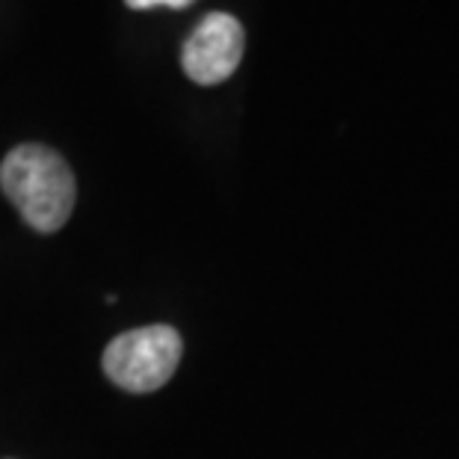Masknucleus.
Wrapping results in <instances>:
<instances>
[{
	"instance_id": "1",
	"label": "nucleus",
	"mask_w": 459,
	"mask_h": 459,
	"mask_svg": "<svg viewBox=\"0 0 459 459\" xmlns=\"http://www.w3.org/2000/svg\"><path fill=\"white\" fill-rule=\"evenodd\" d=\"M0 187L27 226L42 234L60 231L74 211V172L48 145H15L0 163Z\"/></svg>"
},
{
	"instance_id": "2",
	"label": "nucleus",
	"mask_w": 459,
	"mask_h": 459,
	"mask_svg": "<svg viewBox=\"0 0 459 459\" xmlns=\"http://www.w3.org/2000/svg\"><path fill=\"white\" fill-rule=\"evenodd\" d=\"M184 341L178 329L154 324L116 335L104 350V374L122 392L149 394L172 379L181 365Z\"/></svg>"
},
{
	"instance_id": "3",
	"label": "nucleus",
	"mask_w": 459,
	"mask_h": 459,
	"mask_svg": "<svg viewBox=\"0 0 459 459\" xmlns=\"http://www.w3.org/2000/svg\"><path fill=\"white\" fill-rule=\"evenodd\" d=\"M243 48H247V36L238 18L229 13H211L184 42L181 65L193 83L217 86L238 72Z\"/></svg>"
},
{
	"instance_id": "4",
	"label": "nucleus",
	"mask_w": 459,
	"mask_h": 459,
	"mask_svg": "<svg viewBox=\"0 0 459 459\" xmlns=\"http://www.w3.org/2000/svg\"><path fill=\"white\" fill-rule=\"evenodd\" d=\"M131 9H154V6H169V9H184L193 0H125Z\"/></svg>"
}]
</instances>
